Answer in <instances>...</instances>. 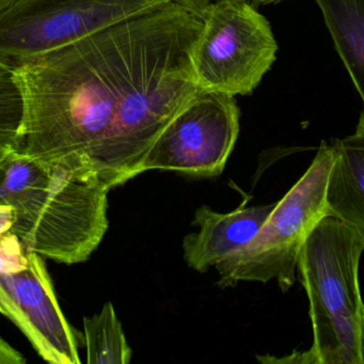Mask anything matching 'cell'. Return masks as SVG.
Returning a JSON list of instances; mask_svg holds the SVG:
<instances>
[{"instance_id":"cell-5","label":"cell","mask_w":364,"mask_h":364,"mask_svg":"<svg viewBox=\"0 0 364 364\" xmlns=\"http://www.w3.org/2000/svg\"><path fill=\"white\" fill-rule=\"evenodd\" d=\"M279 46L272 26L248 0L213 3L193 46L200 90L250 95L270 71Z\"/></svg>"},{"instance_id":"cell-11","label":"cell","mask_w":364,"mask_h":364,"mask_svg":"<svg viewBox=\"0 0 364 364\" xmlns=\"http://www.w3.org/2000/svg\"><path fill=\"white\" fill-rule=\"evenodd\" d=\"M353 87L364 101V0H314Z\"/></svg>"},{"instance_id":"cell-18","label":"cell","mask_w":364,"mask_h":364,"mask_svg":"<svg viewBox=\"0 0 364 364\" xmlns=\"http://www.w3.org/2000/svg\"><path fill=\"white\" fill-rule=\"evenodd\" d=\"M16 0H0V12L7 9L11 4H14Z\"/></svg>"},{"instance_id":"cell-14","label":"cell","mask_w":364,"mask_h":364,"mask_svg":"<svg viewBox=\"0 0 364 364\" xmlns=\"http://www.w3.org/2000/svg\"><path fill=\"white\" fill-rule=\"evenodd\" d=\"M173 1L178 5L182 6L187 11L191 12L200 20L203 21L208 16L210 5L219 0H173Z\"/></svg>"},{"instance_id":"cell-12","label":"cell","mask_w":364,"mask_h":364,"mask_svg":"<svg viewBox=\"0 0 364 364\" xmlns=\"http://www.w3.org/2000/svg\"><path fill=\"white\" fill-rule=\"evenodd\" d=\"M80 341L86 347L87 363L127 364L132 348L114 304L107 302L99 313L84 318Z\"/></svg>"},{"instance_id":"cell-15","label":"cell","mask_w":364,"mask_h":364,"mask_svg":"<svg viewBox=\"0 0 364 364\" xmlns=\"http://www.w3.org/2000/svg\"><path fill=\"white\" fill-rule=\"evenodd\" d=\"M26 358L0 336V364H24Z\"/></svg>"},{"instance_id":"cell-13","label":"cell","mask_w":364,"mask_h":364,"mask_svg":"<svg viewBox=\"0 0 364 364\" xmlns=\"http://www.w3.org/2000/svg\"><path fill=\"white\" fill-rule=\"evenodd\" d=\"M24 116L22 91L14 73L0 68V155L18 150Z\"/></svg>"},{"instance_id":"cell-4","label":"cell","mask_w":364,"mask_h":364,"mask_svg":"<svg viewBox=\"0 0 364 364\" xmlns=\"http://www.w3.org/2000/svg\"><path fill=\"white\" fill-rule=\"evenodd\" d=\"M333 149L321 141L306 173L277 202L257 235L217 264L221 289L276 280L287 293L296 282L297 257L309 233L327 216L326 187Z\"/></svg>"},{"instance_id":"cell-2","label":"cell","mask_w":364,"mask_h":364,"mask_svg":"<svg viewBox=\"0 0 364 364\" xmlns=\"http://www.w3.org/2000/svg\"><path fill=\"white\" fill-rule=\"evenodd\" d=\"M77 156L41 161L14 150L0 173V203L14 210L12 233L27 250L56 263H82L107 233L108 193Z\"/></svg>"},{"instance_id":"cell-1","label":"cell","mask_w":364,"mask_h":364,"mask_svg":"<svg viewBox=\"0 0 364 364\" xmlns=\"http://www.w3.org/2000/svg\"><path fill=\"white\" fill-rule=\"evenodd\" d=\"M201 27L171 0L14 71L24 101L18 151L80 157L112 189L141 174L159 134L202 91L191 59Z\"/></svg>"},{"instance_id":"cell-16","label":"cell","mask_w":364,"mask_h":364,"mask_svg":"<svg viewBox=\"0 0 364 364\" xmlns=\"http://www.w3.org/2000/svg\"><path fill=\"white\" fill-rule=\"evenodd\" d=\"M14 223V208L9 204L0 203V235L11 231Z\"/></svg>"},{"instance_id":"cell-3","label":"cell","mask_w":364,"mask_h":364,"mask_svg":"<svg viewBox=\"0 0 364 364\" xmlns=\"http://www.w3.org/2000/svg\"><path fill=\"white\" fill-rule=\"evenodd\" d=\"M364 233L333 216L323 217L297 257L298 280L309 299L313 345L309 363H364V306L359 263Z\"/></svg>"},{"instance_id":"cell-20","label":"cell","mask_w":364,"mask_h":364,"mask_svg":"<svg viewBox=\"0 0 364 364\" xmlns=\"http://www.w3.org/2000/svg\"><path fill=\"white\" fill-rule=\"evenodd\" d=\"M4 69H5V68H4Z\"/></svg>"},{"instance_id":"cell-9","label":"cell","mask_w":364,"mask_h":364,"mask_svg":"<svg viewBox=\"0 0 364 364\" xmlns=\"http://www.w3.org/2000/svg\"><path fill=\"white\" fill-rule=\"evenodd\" d=\"M276 204L246 208L244 203L225 214L208 205L198 208L191 225L199 228V231L187 234L183 240L184 261L188 267L205 274L210 267L246 246L257 235Z\"/></svg>"},{"instance_id":"cell-19","label":"cell","mask_w":364,"mask_h":364,"mask_svg":"<svg viewBox=\"0 0 364 364\" xmlns=\"http://www.w3.org/2000/svg\"><path fill=\"white\" fill-rule=\"evenodd\" d=\"M10 153H8V154L6 155H1V156H0V173H1V170H3L4 165H5L6 159H7L8 155H9Z\"/></svg>"},{"instance_id":"cell-8","label":"cell","mask_w":364,"mask_h":364,"mask_svg":"<svg viewBox=\"0 0 364 364\" xmlns=\"http://www.w3.org/2000/svg\"><path fill=\"white\" fill-rule=\"evenodd\" d=\"M0 313L52 364H80V333L68 321L41 255L29 253L18 268L0 272Z\"/></svg>"},{"instance_id":"cell-7","label":"cell","mask_w":364,"mask_h":364,"mask_svg":"<svg viewBox=\"0 0 364 364\" xmlns=\"http://www.w3.org/2000/svg\"><path fill=\"white\" fill-rule=\"evenodd\" d=\"M235 97L200 91L168 123L142 163V173L173 171L193 178L220 176L240 134Z\"/></svg>"},{"instance_id":"cell-10","label":"cell","mask_w":364,"mask_h":364,"mask_svg":"<svg viewBox=\"0 0 364 364\" xmlns=\"http://www.w3.org/2000/svg\"><path fill=\"white\" fill-rule=\"evenodd\" d=\"M333 164L326 187L328 215L364 233V114L357 129L344 139L334 140Z\"/></svg>"},{"instance_id":"cell-6","label":"cell","mask_w":364,"mask_h":364,"mask_svg":"<svg viewBox=\"0 0 364 364\" xmlns=\"http://www.w3.org/2000/svg\"><path fill=\"white\" fill-rule=\"evenodd\" d=\"M171 0H16L0 12V68L31 61Z\"/></svg>"},{"instance_id":"cell-17","label":"cell","mask_w":364,"mask_h":364,"mask_svg":"<svg viewBox=\"0 0 364 364\" xmlns=\"http://www.w3.org/2000/svg\"><path fill=\"white\" fill-rule=\"evenodd\" d=\"M281 1H283V0H248V3L257 9L261 6L274 5V4H279Z\"/></svg>"}]
</instances>
